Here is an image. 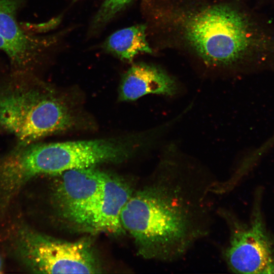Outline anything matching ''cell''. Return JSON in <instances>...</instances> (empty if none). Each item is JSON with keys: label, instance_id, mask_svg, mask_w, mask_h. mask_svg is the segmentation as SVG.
<instances>
[{"label": "cell", "instance_id": "6da1fadb", "mask_svg": "<svg viewBox=\"0 0 274 274\" xmlns=\"http://www.w3.org/2000/svg\"><path fill=\"white\" fill-rule=\"evenodd\" d=\"M219 181L165 157L151 183L123 206L120 222L144 257L162 262L182 258L210 232Z\"/></svg>", "mask_w": 274, "mask_h": 274}, {"label": "cell", "instance_id": "7a4b0ae2", "mask_svg": "<svg viewBox=\"0 0 274 274\" xmlns=\"http://www.w3.org/2000/svg\"><path fill=\"white\" fill-rule=\"evenodd\" d=\"M60 175L54 198L65 219L86 231L123 232L120 214L132 193L124 182L94 167Z\"/></svg>", "mask_w": 274, "mask_h": 274}, {"label": "cell", "instance_id": "3957f363", "mask_svg": "<svg viewBox=\"0 0 274 274\" xmlns=\"http://www.w3.org/2000/svg\"><path fill=\"white\" fill-rule=\"evenodd\" d=\"M176 22L187 45L211 65L228 66L236 63L252 43L248 21L228 5L205 6L181 12L177 15Z\"/></svg>", "mask_w": 274, "mask_h": 274}, {"label": "cell", "instance_id": "277c9868", "mask_svg": "<svg viewBox=\"0 0 274 274\" xmlns=\"http://www.w3.org/2000/svg\"><path fill=\"white\" fill-rule=\"evenodd\" d=\"M38 83L19 79L0 91V126L15 136L20 144L36 142L75 123L65 102Z\"/></svg>", "mask_w": 274, "mask_h": 274}, {"label": "cell", "instance_id": "5b68a950", "mask_svg": "<svg viewBox=\"0 0 274 274\" xmlns=\"http://www.w3.org/2000/svg\"><path fill=\"white\" fill-rule=\"evenodd\" d=\"M16 250L21 262L32 272H99L97 259L85 243L62 242L27 227L18 231Z\"/></svg>", "mask_w": 274, "mask_h": 274}, {"label": "cell", "instance_id": "8992f818", "mask_svg": "<svg viewBox=\"0 0 274 274\" xmlns=\"http://www.w3.org/2000/svg\"><path fill=\"white\" fill-rule=\"evenodd\" d=\"M259 201L245 223L227 210H220L229 230L223 257L228 268L239 273H274V241L266 228Z\"/></svg>", "mask_w": 274, "mask_h": 274}, {"label": "cell", "instance_id": "52a82bcc", "mask_svg": "<svg viewBox=\"0 0 274 274\" xmlns=\"http://www.w3.org/2000/svg\"><path fill=\"white\" fill-rule=\"evenodd\" d=\"M22 0H0V36L5 42L6 54L17 72H28L51 43V38L27 33L17 21Z\"/></svg>", "mask_w": 274, "mask_h": 274}, {"label": "cell", "instance_id": "ba28073f", "mask_svg": "<svg viewBox=\"0 0 274 274\" xmlns=\"http://www.w3.org/2000/svg\"><path fill=\"white\" fill-rule=\"evenodd\" d=\"M178 91L175 80L154 65L133 64L123 76L119 89L122 101L135 100L148 94L173 96Z\"/></svg>", "mask_w": 274, "mask_h": 274}, {"label": "cell", "instance_id": "9c48e42d", "mask_svg": "<svg viewBox=\"0 0 274 274\" xmlns=\"http://www.w3.org/2000/svg\"><path fill=\"white\" fill-rule=\"evenodd\" d=\"M103 47L119 58L128 61L152 50L146 39V26L137 24L116 31L106 40Z\"/></svg>", "mask_w": 274, "mask_h": 274}, {"label": "cell", "instance_id": "30bf717a", "mask_svg": "<svg viewBox=\"0 0 274 274\" xmlns=\"http://www.w3.org/2000/svg\"><path fill=\"white\" fill-rule=\"evenodd\" d=\"M132 0H104L93 20V26L106 24L128 5Z\"/></svg>", "mask_w": 274, "mask_h": 274}, {"label": "cell", "instance_id": "8fae6325", "mask_svg": "<svg viewBox=\"0 0 274 274\" xmlns=\"http://www.w3.org/2000/svg\"><path fill=\"white\" fill-rule=\"evenodd\" d=\"M0 51H2L5 53L7 52V47L6 44L3 38L0 36Z\"/></svg>", "mask_w": 274, "mask_h": 274}, {"label": "cell", "instance_id": "7c38bea8", "mask_svg": "<svg viewBox=\"0 0 274 274\" xmlns=\"http://www.w3.org/2000/svg\"><path fill=\"white\" fill-rule=\"evenodd\" d=\"M2 268V260L0 258V273L1 272Z\"/></svg>", "mask_w": 274, "mask_h": 274}, {"label": "cell", "instance_id": "4fadbf2b", "mask_svg": "<svg viewBox=\"0 0 274 274\" xmlns=\"http://www.w3.org/2000/svg\"><path fill=\"white\" fill-rule=\"evenodd\" d=\"M74 1H78V0H74Z\"/></svg>", "mask_w": 274, "mask_h": 274}]
</instances>
